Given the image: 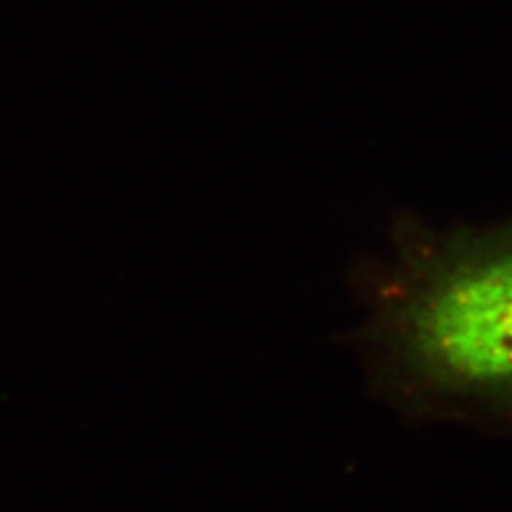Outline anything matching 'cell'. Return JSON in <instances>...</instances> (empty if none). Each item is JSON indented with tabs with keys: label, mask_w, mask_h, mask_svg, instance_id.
Instances as JSON below:
<instances>
[{
	"label": "cell",
	"mask_w": 512,
	"mask_h": 512,
	"mask_svg": "<svg viewBox=\"0 0 512 512\" xmlns=\"http://www.w3.org/2000/svg\"><path fill=\"white\" fill-rule=\"evenodd\" d=\"M397 259L361 274L355 344L374 389L408 412L512 416V220L399 227Z\"/></svg>",
	"instance_id": "cell-1"
}]
</instances>
